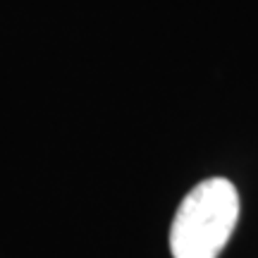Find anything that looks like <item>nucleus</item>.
I'll list each match as a JSON object with an SVG mask.
<instances>
[{
	"instance_id": "obj_1",
	"label": "nucleus",
	"mask_w": 258,
	"mask_h": 258,
	"mask_svg": "<svg viewBox=\"0 0 258 258\" xmlns=\"http://www.w3.org/2000/svg\"><path fill=\"white\" fill-rule=\"evenodd\" d=\"M239 220V194L225 177L203 179L186 194L170 227L172 258H218Z\"/></svg>"
}]
</instances>
